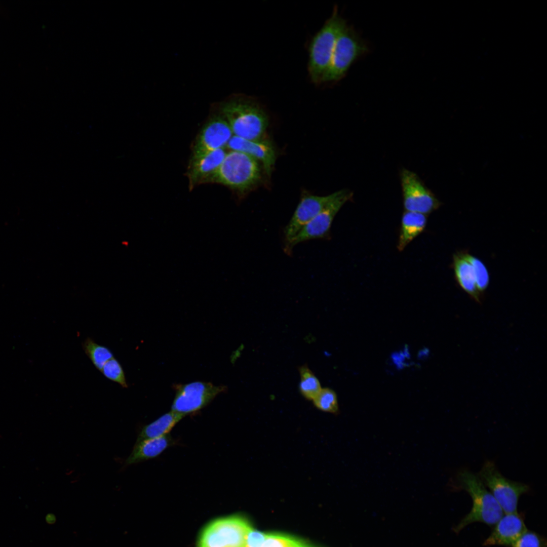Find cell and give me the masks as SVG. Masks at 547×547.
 <instances>
[{"instance_id":"obj_1","label":"cell","mask_w":547,"mask_h":547,"mask_svg":"<svg viewBox=\"0 0 547 547\" xmlns=\"http://www.w3.org/2000/svg\"><path fill=\"white\" fill-rule=\"evenodd\" d=\"M219 113L228 123L233 135L249 140L263 138L268 118L262 106L251 98L231 97L221 103Z\"/></svg>"},{"instance_id":"obj_2","label":"cell","mask_w":547,"mask_h":547,"mask_svg":"<svg viewBox=\"0 0 547 547\" xmlns=\"http://www.w3.org/2000/svg\"><path fill=\"white\" fill-rule=\"evenodd\" d=\"M455 482V487L469 494L473 506L470 512L454 528V532L458 533L465 527L474 522L495 525L503 515L500 505L477 474L467 470H462L458 473Z\"/></svg>"},{"instance_id":"obj_3","label":"cell","mask_w":547,"mask_h":547,"mask_svg":"<svg viewBox=\"0 0 547 547\" xmlns=\"http://www.w3.org/2000/svg\"><path fill=\"white\" fill-rule=\"evenodd\" d=\"M345 20L335 8L331 16L312 37L308 48V72L312 83L321 84L332 58L337 38Z\"/></svg>"},{"instance_id":"obj_4","label":"cell","mask_w":547,"mask_h":547,"mask_svg":"<svg viewBox=\"0 0 547 547\" xmlns=\"http://www.w3.org/2000/svg\"><path fill=\"white\" fill-rule=\"evenodd\" d=\"M261 173L257 160L244 152L230 150L208 182L221 184L244 194L259 181Z\"/></svg>"},{"instance_id":"obj_5","label":"cell","mask_w":547,"mask_h":547,"mask_svg":"<svg viewBox=\"0 0 547 547\" xmlns=\"http://www.w3.org/2000/svg\"><path fill=\"white\" fill-rule=\"evenodd\" d=\"M367 51L365 42L346 24L338 36L329 68L322 84L340 80L355 60Z\"/></svg>"},{"instance_id":"obj_6","label":"cell","mask_w":547,"mask_h":547,"mask_svg":"<svg viewBox=\"0 0 547 547\" xmlns=\"http://www.w3.org/2000/svg\"><path fill=\"white\" fill-rule=\"evenodd\" d=\"M252 529L247 520L240 516L217 519L204 529L199 547H245L247 535Z\"/></svg>"},{"instance_id":"obj_7","label":"cell","mask_w":547,"mask_h":547,"mask_svg":"<svg viewBox=\"0 0 547 547\" xmlns=\"http://www.w3.org/2000/svg\"><path fill=\"white\" fill-rule=\"evenodd\" d=\"M477 475L490 490L504 514L517 512L519 499L529 490L528 485L504 477L494 463L490 460L484 463Z\"/></svg>"},{"instance_id":"obj_8","label":"cell","mask_w":547,"mask_h":547,"mask_svg":"<svg viewBox=\"0 0 547 547\" xmlns=\"http://www.w3.org/2000/svg\"><path fill=\"white\" fill-rule=\"evenodd\" d=\"M353 193L347 189L334 192L333 196L323 210L306 224L284 249L287 254H291L297 244L310 240L324 238L329 235L332 221L343 205L351 199Z\"/></svg>"},{"instance_id":"obj_9","label":"cell","mask_w":547,"mask_h":547,"mask_svg":"<svg viewBox=\"0 0 547 547\" xmlns=\"http://www.w3.org/2000/svg\"><path fill=\"white\" fill-rule=\"evenodd\" d=\"M171 411L183 416L198 412L224 391L223 386L194 381L177 385Z\"/></svg>"},{"instance_id":"obj_10","label":"cell","mask_w":547,"mask_h":547,"mask_svg":"<svg viewBox=\"0 0 547 547\" xmlns=\"http://www.w3.org/2000/svg\"><path fill=\"white\" fill-rule=\"evenodd\" d=\"M400 179L405 211L426 215L441 206V202L415 172L403 168Z\"/></svg>"},{"instance_id":"obj_11","label":"cell","mask_w":547,"mask_h":547,"mask_svg":"<svg viewBox=\"0 0 547 547\" xmlns=\"http://www.w3.org/2000/svg\"><path fill=\"white\" fill-rule=\"evenodd\" d=\"M232 136L231 130L224 117L220 113L213 115L204 125L197 137L191 158L225 148Z\"/></svg>"},{"instance_id":"obj_12","label":"cell","mask_w":547,"mask_h":547,"mask_svg":"<svg viewBox=\"0 0 547 547\" xmlns=\"http://www.w3.org/2000/svg\"><path fill=\"white\" fill-rule=\"evenodd\" d=\"M333 194L334 192L324 196L309 193L303 195L291 220L284 229V249L301 229L323 210Z\"/></svg>"},{"instance_id":"obj_13","label":"cell","mask_w":547,"mask_h":547,"mask_svg":"<svg viewBox=\"0 0 547 547\" xmlns=\"http://www.w3.org/2000/svg\"><path fill=\"white\" fill-rule=\"evenodd\" d=\"M226 147L230 150L244 152L261 162L266 174H271L276 154L271 142L267 139L246 140L233 135Z\"/></svg>"},{"instance_id":"obj_14","label":"cell","mask_w":547,"mask_h":547,"mask_svg":"<svg viewBox=\"0 0 547 547\" xmlns=\"http://www.w3.org/2000/svg\"><path fill=\"white\" fill-rule=\"evenodd\" d=\"M494 530L483 542L484 546H512L527 529L518 512L504 514L495 524Z\"/></svg>"},{"instance_id":"obj_15","label":"cell","mask_w":547,"mask_h":547,"mask_svg":"<svg viewBox=\"0 0 547 547\" xmlns=\"http://www.w3.org/2000/svg\"><path fill=\"white\" fill-rule=\"evenodd\" d=\"M226 153L225 148H221L191 158L187 172L190 189L200 183L208 182L220 167Z\"/></svg>"},{"instance_id":"obj_16","label":"cell","mask_w":547,"mask_h":547,"mask_svg":"<svg viewBox=\"0 0 547 547\" xmlns=\"http://www.w3.org/2000/svg\"><path fill=\"white\" fill-rule=\"evenodd\" d=\"M467 252L461 251L453 255L452 266L455 278L460 287L472 298L480 302L473 267L467 258Z\"/></svg>"},{"instance_id":"obj_17","label":"cell","mask_w":547,"mask_h":547,"mask_svg":"<svg viewBox=\"0 0 547 547\" xmlns=\"http://www.w3.org/2000/svg\"><path fill=\"white\" fill-rule=\"evenodd\" d=\"M174 440L169 434L136 443L131 454L125 461V464L130 465L155 458L168 447L174 445Z\"/></svg>"},{"instance_id":"obj_18","label":"cell","mask_w":547,"mask_h":547,"mask_svg":"<svg viewBox=\"0 0 547 547\" xmlns=\"http://www.w3.org/2000/svg\"><path fill=\"white\" fill-rule=\"evenodd\" d=\"M427 220L426 215L411 211L404 212L397 245L399 251H403L413 239L423 231Z\"/></svg>"},{"instance_id":"obj_19","label":"cell","mask_w":547,"mask_h":547,"mask_svg":"<svg viewBox=\"0 0 547 547\" xmlns=\"http://www.w3.org/2000/svg\"><path fill=\"white\" fill-rule=\"evenodd\" d=\"M184 417V416L172 411L164 414L142 428L137 437L136 443L169 434L174 426Z\"/></svg>"},{"instance_id":"obj_20","label":"cell","mask_w":547,"mask_h":547,"mask_svg":"<svg viewBox=\"0 0 547 547\" xmlns=\"http://www.w3.org/2000/svg\"><path fill=\"white\" fill-rule=\"evenodd\" d=\"M83 347L94 365L100 371L105 364L113 357L112 352L107 347L96 343L89 337L85 340Z\"/></svg>"},{"instance_id":"obj_21","label":"cell","mask_w":547,"mask_h":547,"mask_svg":"<svg viewBox=\"0 0 547 547\" xmlns=\"http://www.w3.org/2000/svg\"><path fill=\"white\" fill-rule=\"evenodd\" d=\"M300 375L301 393L306 398L313 400L322 389L318 379L306 366L300 367Z\"/></svg>"},{"instance_id":"obj_22","label":"cell","mask_w":547,"mask_h":547,"mask_svg":"<svg viewBox=\"0 0 547 547\" xmlns=\"http://www.w3.org/2000/svg\"><path fill=\"white\" fill-rule=\"evenodd\" d=\"M467 258L474 270L477 289L480 294L484 292L490 283L488 270L483 261L467 252Z\"/></svg>"},{"instance_id":"obj_23","label":"cell","mask_w":547,"mask_h":547,"mask_svg":"<svg viewBox=\"0 0 547 547\" xmlns=\"http://www.w3.org/2000/svg\"><path fill=\"white\" fill-rule=\"evenodd\" d=\"M313 401L315 405L322 411L332 413H337L339 411L337 396L330 388H322Z\"/></svg>"},{"instance_id":"obj_24","label":"cell","mask_w":547,"mask_h":547,"mask_svg":"<svg viewBox=\"0 0 547 547\" xmlns=\"http://www.w3.org/2000/svg\"><path fill=\"white\" fill-rule=\"evenodd\" d=\"M101 372L107 378L118 383L124 387H128L123 369L114 358L113 357L105 364Z\"/></svg>"},{"instance_id":"obj_25","label":"cell","mask_w":547,"mask_h":547,"mask_svg":"<svg viewBox=\"0 0 547 547\" xmlns=\"http://www.w3.org/2000/svg\"><path fill=\"white\" fill-rule=\"evenodd\" d=\"M546 540L541 536L532 531L527 530L512 545L511 547H546Z\"/></svg>"},{"instance_id":"obj_26","label":"cell","mask_w":547,"mask_h":547,"mask_svg":"<svg viewBox=\"0 0 547 547\" xmlns=\"http://www.w3.org/2000/svg\"><path fill=\"white\" fill-rule=\"evenodd\" d=\"M293 538L278 533H267V536L261 547H292Z\"/></svg>"},{"instance_id":"obj_27","label":"cell","mask_w":547,"mask_h":547,"mask_svg":"<svg viewBox=\"0 0 547 547\" xmlns=\"http://www.w3.org/2000/svg\"><path fill=\"white\" fill-rule=\"evenodd\" d=\"M266 536L267 533L255 530L252 528L247 535L245 547H261Z\"/></svg>"},{"instance_id":"obj_28","label":"cell","mask_w":547,"mask_h":547,"mask_svg":"<svg viewBox=\"0 0 547 547\" xmlns=\"http://www.w3.org/2000/svg\"><path fill=\"white\" fill-rule=\"evenodd\" d=\"M53 515L52 516V515H49L48 516L46 519H47V520H48V523L52 524L55 521V519H52V518H54L53 517Z\"/></svg>"}]
</instances>
